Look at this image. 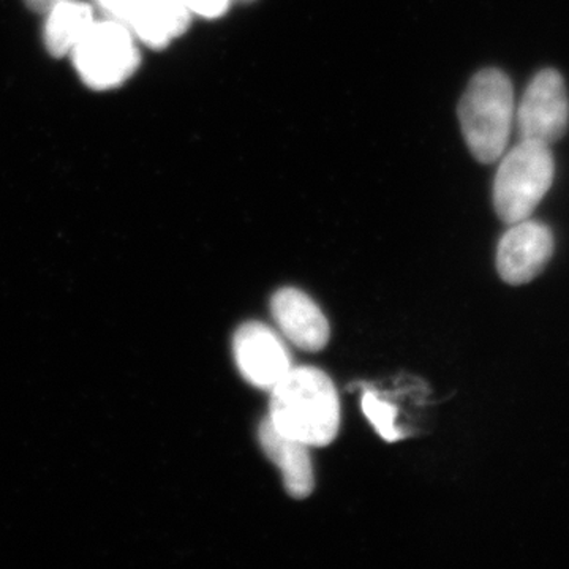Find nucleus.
<instances>
[{"instance_id":"1","label":"nucleus","mask_w":569,"mask_h":569,"mask_svg":"<svg viewBox=\"0 0 569 569\" xmlns=\"http://www.w3.org/2000/svg\"><path fill=\"white\" fill-rule=\"evenodd\" d=\"M269 421L307 447H328L340 427L339 395L316 367H293L271 391Z\"/></svg>"},{"instance_id":"2","label":"nucleus","mask_w":569,"mask_h":569,"mask_svg":"<svg viewBox=\"0 0 569 569\" xmlns=\"http://www.w3.org/2000/svg\"><path fill=\"white\" fill-rule=\"evenodd\" d=\"M515 119V88L498 69L478 71L459 103L463 138L475 159L493 163L503 156Z\"/></svg>"},{"instance_id":"3","label":"nucleus","mask_w":569,"mask_h":569,"mask_svg":"<svg viewBox=\"0 0 569 569\" xmlns=\"http://www.w3.org/2000/svg\"><path fill=\"white\" fill-rule=\"evenodd\" d=\"M556 176V160L549 146L520 140L498 167L493 182V206L505 223L529 219L548 194Z\"/></svg>"},{"instance_id":"4","label":"nucleus","mask_w":569,"mask_h":569,"mask_svg":"<svg viewBox=\"0 0 569 569\" xmlns=\"http://www.w3.org/2000/svg\"><path fill=\"white\" fill-rule=\"evenodd\" d=\"M70 54L82 82L93 91H108L123 84L141 61L132 31L111 18L93 22Z\"/></svg>"},{"instance_id":"5","label":"nucleus","mask_w":569,"mask_h":569,"mask_svg":"<svg viewBox=\"0 0 569 569\" xmlns=\"http://www.w3.org/2000/svg\"><path fill=\"white\" fill-rule=\"evenodd\" d=\"M518 133L520 140L552 146L567 133L569 99L567 84L559 71H539L530 82L519 104Z\"/></svg>"},{"instance_id":"6","label":"nucleus","mask_w":569,"mask_h":569,"mask_svg":"<svg viewBox=\"0 0 569 569\" xmlns=\"http://www.w3.org/2000/svg\"><path fill=\"white\" fill-rule=\"evenodd\" d=\"M233 355L239 372L252 387L272 391L291 369L287 347L269 326L250 321L233 337Z\"/></svg>"},{"instance_id":"7","label":"nucleus","mask_w":569,"mask_h":569,"mask_svg":"<svg viewBox=\"0 0 569 569\" xmlns=\"http://www.w3.org/2000/svg\"><path fill=\"white\" fill-rule=\"evenodd\" d=\"M553 249L552 231L545 223L529 219L515 223L498 244V274L509 284L529 283L545 271Z\"/></svg>"},{"instance_id":"8","label":"nucleus","mask_w":569,"mask_h":569,"mask_svg":"<svg viewBox=\"0 0 569 569\" xmlns=\"http://www.w3.org/2000/svg\"><path fill=\"white\" fill-rule=\"evenodd\" d=\"M271 312L287 339L306 351L323 350L329 342V323L320 307L296 288H282L271 299Z\"/></svg>"},{"instance_id":"9","label":"nucleus","mask_w":569,"mask_h":569,"mask_svg":"<svg viewBox=\"0 0 569 569\" xmlns=\"http://www.w3.org/2000/svg\"><path fill=\"white\" fill-rule=\"evenodd\" d=\"M258 438L264 455L282 471L287 492L298 500L309 497L316 486L312 460L307 449L309 447L302 441L283 436L269 418L261 422Z\"/></svg>"},{"instance_id":"10","label":"nucleus","mask_w":569,"mask_h":569,"mask_svg":"<svg viewBox=\"0 0 569 569\" xmlns=\"http://www.w3.org/2000/svg\"><path fill=\"white\" fill-rule=\"evenodd\" d=\"M190 18L181 0H142L126 26L146 47L162 50L187 31Z\"/></svg>"},{"instance_id":"11","label":"nucleus","mask_w":569,"mask_h":569,"mask_svg":"<svg viewBox=\"0 0 569 569\" xmlns=\"http://www.w3.org/2000/svg\"><path fill=\"white\" fill-rule=\"evenodd\" d=\"M47 14L44 47L54 58L70 54L96 22L92 7L77 0H63Z\"/></svg>"},{"instance_id":"12","label":"nucleus","mask_w":569,"mask_h":569,"mask_svg":"<svg viewBox=\"0 0 569 569\" xmlns=\"http://www.w3.org/2000/svg\"><path fill=\"white\" fill-rule=\"evenodd\" d=\"M362 411L370 425L376 427L378 436L385 438L389 443L403 438L402 430L396 425L397 410L391 403L378 399L372 391H366L362 396Z\"/></svg>"},{"instance_id":"13","label":"nucleus","mask_w":569,"mask_h":569,"mask_svg":"<svg viewBox=\"0 0 569 569\" xmlns=\"http://www.w3.org/2000/svg\"><path fill=\"white\" fill-rule=\"evenodd\" d=\"M181 2L190 13L208 20L222 17L231 6V0H181Z\"/></svg>"},{"instance_id":"14","label":"nucleus","mask_w":569,"mask_h":569,"mask_svg":"<svg viewBox=\"0 0 569 569\" xmlns=\"http://www.w3.org/2000/svg\"><path fill=\"white\" fill-rule=\"evenodd\" d=\"M141 2L142 0H97L111 20L121 21L123 24L132 18Z\"/></svg>"},{"instance_id":"15","label":"nucleus","mask_w":569,"mask_h":569,"mask_svg":"<svg viewBox=\"0 0 569 569\" xmlns=\"http://www.w3.org/2000/svg\"><path fill=\"white\" fill-rule=\"evenodd\" d=\"M61 2L63 0H24L26 6L36 11V13H48V11H51Z\"/></svg>"},{"instance_id":"16","label":"nucleus","mask_w":569,"mask_h":569,"mask_svg":"<svg viewBox=\"0 0 569 569\" xmlns=\"http://www.w3.org/2000/svg\"><path fill=\"white\" fill-rule=\"evenodd\" d=\"M241 2H252V0H241Z\"/></svg>"}]
</instances>
